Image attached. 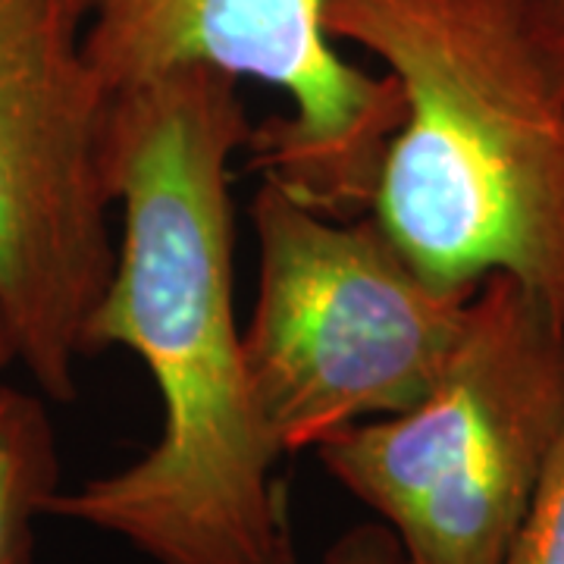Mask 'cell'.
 Returning <instances> with one entry per match:
<instances>
[{
  "instance_id": "cell-4",
  "label": "cell",
  "mask_w": 564,
  "mask_h": 564,
  "mask_svg": "<svg viewBox=\"0 0 564 564\" xmlns=\"http://www.w3.org/2000/svg\"><path fill=\"white\" fill-rule=\"evenodd\" d=\"M254 307L242 355L282 455L402 414L462 339L470 295L423 280L370 217H329L261 180Z\"/></svg>"
},
{
  "instance_id": "cell-5",
  "label": "cell",
  "mask_w": 564,
  "mask_h": 564,
  "mask_svg": "<svg viewBox=\"0 0 564 564\" xmlns=\"http://www.w3.org/2000/svg\"><path fill=\"white\" fill-rule=\"evenodd\" d=\"M110 120L85 0H0V326L54 402L76 399L85 326L117 263Z\"/></svg>"
},
{
  "instance_id": "cell-7",
  "label": "cell",
  "mask_w": 564,
  "mask_h": 564,
  "mask_svg": "<svg viewBox=\"0 0 564 564\" xmlns=\"http://www.w3.org/2000/svg\"><path fill=\"white\" fill-rule=\"evenodd\" d=\"M61 486L57 436L41 395L0 383V564H35V524Z\"/></svg>"
},
{
  "instance_id": "cell-9",
  "label": "cell",
  "mask_w": 564,
  "mask_h": 564,
  "mask_svg": "<svg viewBox=\"0 0 564 564\" xmlns=\"http://www.w3.org/2000/svg\"><path fill=\"white\" fill-rule=\"evenodd\" d=\"M317 564H411L395 533L380 521L358 524L326 545Z\"/></svg>"
},
{
  "instance_id": "cell-10",
  "label": "cell",
  "mask_w": 564,
  "mask_h": 564,
  "mask_svg": "<svg viewBox=\"0 0 564 564\" xmlns=\"http://www.w3.org/2000/svg\"><path fill=\"white\" fill-rule=\"evenodd\" d=\"M527 20L564 69V0H521Z\"/></svg>"
},
{
  "instance_id": "cell-1",
  "label": "cell",
  "mask_w": 564,
  "mask_h": 564,
  "mask_svg": "<svg viewBox=\"0 0 564 564\" xmlns=\"http://www.w3.org/2000/svg\"><path fill=\"white\" fill-rule=\"evenodd\" d=\"M242 82L176 66L113 91L117 263L85 358L129 348L161 395L141 458L57 489L47 518L91 527L151 564H295L289 499L248 380L232 304L229 163L251 139Z\"/></svg>"
},
{
  "instance_id": "cell-6",
  "label": "cell",
  "mask_w": 564,
  "mask_h": 564,
  "mask_svg": "<svg viewBox=\"0 0 564 564\" xmlns=\"http://www.w3.org/2000/svg\"><path fill=\"white\" fill-rule=\"evenodd\" d=\"M323 13L326 0H85V54L110 91L192 63L280 88L292 110L251 126L248 166L351 220L367 214L404 95L339 57Z\"/></svg>"
},
{
  "instance_id": "cell-2",
  "label": "cell",
  "mask_w": 564,
  "mask_h": 564,
  "mask_svg": "<svg viewBox=\"0 0 564 564\" xmlns=\"http://www.w3.org/2000/svg\"><path fill=\"white\" fill-rule=\"evenodd\" d=\"M404 95L367 217L423 280L521 282L564 323V69L521 0H326Z\"/></svg>"
},
{
  "instance_id": "cell-8",
  "label": "cell",
  "mask_w": 564,
  "mask_h": 564,
  "mask_svg": "<svg viewBox=\"0 0 564 564\" xmlns=\"http://www.w3.org/2000/svg\"><path fill=\"white\" fill-rule=\"evenodd\" d=\"M502 564H564V430Z\"/></svg>"
},
{
  "instance_id": "cell-11",
  "label": "cell",
  "mask_w": 564,
  "mask_h": 564,
  "mask_svg": "<svg viewBox=\"0 0 564 564\" xmlns=\"http://www.w3.org/2000/svg\"><path fill=\"white\" fill-rule=\"evenodd\" d=\"M10 364H13V348H10V339H7L3 326H0V370H7Z\"/></svg>"
},
{
  "instance_id": "cell-3",
  "label": "cell",
  "mask_w": 564,
  "mask_h": 564,
  "mask_svg": "<svg viewBox=\"0 0 564 564\" xmlns=\"http://www.w3.org/2000/svg\"><path fill=\"white\" fill-rule=\"evenodd\" d=\"M564 430V323L508 276L470 295L421 402L314 448L411 564H502Z\"/></svg>"
}]
</instances>
